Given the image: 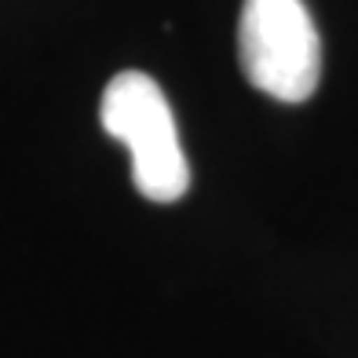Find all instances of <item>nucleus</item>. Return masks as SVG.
<instances>
[{
  "label": "nucleus",
  "instance_id": "nucleus-1",
  "mask_svg": "<svg viewBox=\"0 0 358 358\" xmlns=\"http://www.w3.org/2000/svg\"><path fill=\"white\" fill-rule=\"evenodd\" d=\"M103 132L128 146L132 183L150 201H179L190 187V169L179 146L176 117L150 73L124 70L106 85L99 103Z\"/></svg>",
  "mask_w": 358,
  "mask_h": 358
},
{
  "label": "nucleus",
  "instance_id": "nucleus-2",
  "mask_svg": "<svg viewBox=\"0 0 358 358\" xmlns=\"http://www.w3.org/2000/svg\"><path fill=\"white\" fill-rule=\"evenodd\" d=\"M245 80L278 103H307L318 92L322 44L303 0H245L238 22Z\"/></svg>",
  "mask_w": 358,
  "mask_h": 358
}]
</instances>
